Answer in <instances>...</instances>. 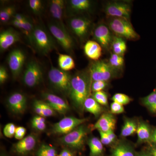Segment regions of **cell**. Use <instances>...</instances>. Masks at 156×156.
Returning a JSON list of instances; mask_svg holds the SVG:
<instances>
[{"label": "cell", "instance_id": "36", "mask_svg": "<svg viewBox=\"0 0 156 156\" xmlns=\"http://www.w3.org/2000/svg\"><path fill=\"white\" fill-rule=\"evenodd\" d=\"M112 99L114 102H117L122 105L128 104L131 100V98L122 93H116L113 96Z\"/></svg>", "mask_w": 156, "mask_h": 156}, {"label": "cell", "instance_id": "3", "mask_svg": "<svg viewBox=\"0 0 156 156\" xmlns=\"http://www.w3.org/2000/svg\"><path fill=\"white\" fill-rule=\"evenodd\" d=\"M32 45L43 55H47L56 48L53 38L44 27L40 25L34 26Z\"/></svg>", "mask_w": 156, "mask_h": 156}, {"label": "cell", "instance_id": "49", "mask_svg": "<svg viewBox=\"0 0 156 156\" xmlns=\"http://www.w3.org/2000/svg\"><path fill=\"white\" fill-rule=\"evenodd\" d=\"M136 156H152L150 154L146 153H141L137 154Z\"/></svg>", "mask_w": 156, "mask_h": 156}, {"label": "cell", "instance_id": "6", "mask_svg": "<svg viewBox=\"0 0 156 156\" xmlns=\"http://www.w3.org/2000/svg\"><path fill=\"white\" fill-rule=\"evenodd\" d=\"M88 131L86 126L81 125L69 134L62 136L59 139V142L70 148L82 149L83 147Z\"/></svg>", "mask_w": 156, "mask_h": 156}, {"label": "cell", "instance_id": "31", "mask_svg": "<svg viewBox=\"0 0 156 156\" xmlns=\"http://www.w3.org/2000/svg\"><path fill=\"white\" fill-rule=\"evenodd\" d=\"M16 9L13 6H9L1 9L0 11V20L2 23H5L13 18L15 14Z\"/></svg>", "mask_w": 156, "mask_h": 156}, {"label": "cell", "instance_id": "38", "mask_svg": "<svg viewBox=\"0 0 156 156\" xmlns=\"http://www.w3.org/2000/svg\"><path fill=\"white\" fill-rule=\"evenodd\" d=\"M29 5L31 11L36 14H39L41 12L42 2L40 0H30Z\"/></svg>", "mask_w": 156, "mask_h": 156}, {"label": "cell", "instance_id": "18", "mask_svg": "<svg viewBox=\"0 0 156 156\" xmlns=\"http://www.w3.org/2000/svg\"><path fill=\"white\" fill-rule=\"evenodd\" d=\"M20 40L19 34L12 28L2 31L0 34V50L1 52L10 48Z\"/></svg>", "mask_w": 156, "mask_h": 156}, {"label": "cell", "instance_id": "21", "mask_svg": "<svg viewBox=\"0 0 156 156\" xmlns=\"http://www.w3.org/2000/svg\"><path fill=\"white\" fill-rule=\"evenodd\" d=\"M136 133L137 134L138 143L150 142L152 131L147 123L143 121L138 122Z\"/></svg>", "mask_w": 156, "mask_h": 156}, {"label": "cell", "instance_id": "2", "mask_svg": "<svg viewBox=\"0 0 156 156\" xmlns=\"http://www.w3.org/2000/svg\"><path fill=\"white\" fill-rule=\"evenodd\" d=\"M108 27L116 36L130 41L137 40L139 38V35L135 31L130 20L110 17Z\"/></svg>", "mask_w": 156, "mask_h": 156}, {"label": "cell", "instance_id": "45", "mask_svg": "<svg viewBox=\"0 0 156 156\" xmlns=\"http://www.w3.org/2000/svg\"><path fill=\"white\" fill-rule=\"evenodd\" d=\"M12 19L15 20L20 22H24L29 19L26 16L20 14H15Z\"/></svg>", "mask_w": 156, "mask_h": 156}, {"label": "cell", "instance_id": "26", "mask_svg": "<svg viewBox=\"0 0 156 156\" xmlns=\"http://www.w3.org/2000/svg\"><path fill=\"white\" fill-rule=\"evenodd\" d=\"M58 62L60 69L64 71L71 70L74 69L76 66L74 60L72 57L67 54H59Z\"/></svg>", "mask_w": 156, "mask_h": 156}, {"label": "cell", "instance_id": "16", "mask_svg": "<svg viewBox=\"0 0 156 156\" xmlns=\"http://www.w3.org/2000/svg\"><path fill=\"white\" fill-rule=\"evenodd\" d=\"M8 104L9 108L15 114H23L27 107V98L19 92L13 93L9 98Z\"/></svg>", "mask_w": 156, "mask_h": 156}, {"label": "cell", "instance_id": "20", "mask_svg": "<svg viewBox=\"0 0 156 156\" xmlns=\"http://www.w3.org/2000/svg\"><path fill=\"white\" fill-rule=\"evenodd\" d=\"M84 51L87 57L95 61L99 60L102 54V48L95 41H88L84 45Z\"/></svg>", "mask_w": 156, "mask_h": 156}, {"label": "cell", "instance_id": "35", "mask_svg": "<svg viewBox=\"0 0 156 156\" xmlns=\"http://www.w3.org/2000/svg\"><path fill=\"white\" fill-rule=\"evenodd\" d=\"M92 97L101 105H107L108 104V97L106 92L103 91L94 92Z\"/></svg>", "mask_w": 156, "mask_h": 156}, {"label": "cell", "instance_id": "37", "mask_svg": "<svg viewBox=\"0 0 156 156\" xmlns=\"http://www.w3.org/2000/svg\"><path fill=\"white\" fill-rule=\"evenodd\" d=\"M42 112V117H50L54 115L56 112L49 105L48 103L39 100Z\"/></svg>", "mask_w": 156, "mask_h": 156}, {"label": "cell", "instance_id": "14", "mask_svg": "<svg viewBox=\"0 0 156 156\" xmlns=\"http://www.w3.org/2000/svg\"><path fill=\"white\" fill-rule=\"evenodd\" d=\"M37 142L36 136L34 134H30L15 144L13 149L18 154L26 155L34 149Z\"/></svg>", "mask_w": 156, "mask_h": 156}, {"label": "cell", "instance_id": "44", "mask_svg": "<svg viewBox=\"0 0 156 156\" xmlns=\"http://www.w3.org/2000/svg\"><path fill=\"white\" fill-rule=\"evenodd\" d=\"M8 78V74L5 68L2 66L0 67V83L2 84L5 83Z\"/></svg>", "mask_w": 156, "mask_h": 156}, {"label": "cell", "instance_id": "8", "mask_svg": "<svg viewBox=\"0 0 156 156\" xmlns=\"http://www.w3.org/2000/svg\"><path fill=\"white\" fill-rule=\"evenodd\" d=\"M67 23L70 30L80 41H83L88 36L92 23L90 20L84 17H73Z\"/></svg>", "mask_w": 156, "mask_h": 156}, {"label": "cell", "instance_id": "7", "mask_svg": "<svg viewBox=\"0 0 156 156\" xmlns=\"http://www.w3.org/2000/svg\"><path fill=\"white\" fill-rule=\"evenodd\" d=\"M48 27L51 34L62 48L67 53L72 52L74 48V42L67 29L63 28L54 21L49 23Z\"/></svg>", "mask_w": 156, "mask_h": 156}, {"label": "cell", "instance_id": "1", "mask_svg": "<svg viewBox=\"0 0 156 156\" xmlns=\"http://www.w3.org/2000/svg\"><path fill=\"white\" fill-rule=\"evenodd\" d=\"M92 81L90 72H80L72 77L69 95L74 106L82 112L84 102L89 97Z\"/></svg>", "mask_w": 156, "mask_h": 156}, {"label": "cell", "instance_id": "9", "mask_svg": "<svg viewBox=\"0 0 156 156\" xmlns=\"http://www.w3.org/2000/svg\"><path fill=\"white\" fill-rule=\"evenodd\" d=\"M105 12L107 16L130 20L131 9V5L127 2L112 1L106 4Z\"/></svg>", "mask_w": 156, "mask_h": 156}, {"label": "cell", "instance_id": "34", "mask_svg": "<svg viewBox=\"0 0 156 156\" xmlns=\"http://www.w3.org/2000/svg\"><path fill=\"white\" fill-rule=\"evenodd\" d=\"M32 127L37 131H44L46 128V120L44 117L35 116L31 120Z\"/></svg>", "mask_w": 156, "mask_h": 156}, {"label": "cell", "instance_id": "41", "mask_svg": "<svg viewBox=\"0 0 156 156\" xmlns=\"http://www.w3.org/2000/svg\"><path fill=\"white\" fill-rule=\"evenodd\" d=\"M110 109L111 113L112 114H120L125 112L123 105L114 101L111 104Z\"/></svg>", "mask_w": 156, "mask_h": 156}, {"label": "cell", "instance_id": "15", "mask_svg": "<svg viewBox=\"0 0 156 156\" xmlns=\"http://www.w3.org/2000/svg\"><path fill=\"white\" fill-rule=\"evenodd\" d=\"M116 120L111 113L103 114L92 127V130L97 129L103 132L114 131Z\"/></svg>", "mask_w": 156, "mask_h": 156}, {"label": "cell", "instance_id": "24", "mask_svg": "<svg viewBox=\"0 0 156 156\" xmlns=\"http://www.w3.org/2000/svg\"><path fill=\"white\" fill-rule=\"evenodd\" d=\"M84 110L97 117L103 111L101 105L98 103L93 97H89L84 102Z\"/></svg>", "mask_w": 156, "mask_h": 156}, {"label": "cell", "instance_id": "30", "mask_svg": "<svg viewBox=\"0 0 156 156\" xmlns=\"http://www.w3.org/2000/svg\"><path fill=\"white\" fill-rule=\"evenodd\" d=\"M142 103L151 113L156 115V87L150 94L142 98Z\"/></svg>", "mask_w": 156, "mask_h": 156}, {"label": "cell", "instance_id": "17", "mask_svg": "<svg viewBox=\"0 0 156 156\" xmlns=\"http://www.w3.org/2000/svg\"><path fill=\"white\" fill-rule=\"evenodd\" d=\"M65 3L63 0H52L50 2L49 10L50 15L54 19V22L63 28L67 29L63 22Z\"/></svg>", "mask_w": 156, "mask_h": 156}, {"label": "cell", "instance_id": "33", "mask_svg": "<svg viewBox=\"0 0 156 156\" xmlns=\"http://www.w3.org/2000/svg\"><path fill=\"white\" fill-rule=\"evenodd\" d=\"M37 156H57L56 149L48 144H43L39 147Z\"/></svg>", "mask_w": 156, "mask_h": 156}, {"label": "cell", "instance_id": "39", "mask_svg": "<svg viewBox=\"0 0 156 156\" xmlns=\"http://www.w3.org/2000/svg\"><path fill=\"white\" fill-rule=\"evenodd\" d=\"M108 86V82L103 81H93L91 85V92H93L103 91Z\"/></svg>", "mask_w": 156, "mask_h": 156}, {"label": "cell", "instance_id": "4", "mask_svg": "<svg viewBox=\"0 0 156 156\" xmlns=\"http://www.w3.org/2000/svg\"><path fill=\"white\" fill-rule=\"evenodd\" d=\"M72 76L68 72L52 66L48 78L51 84L59 92L69 95Z\"/></svg>", "mask_w": 156, "mask_h": 156}, {"label": "cell", "instance_id": "23", "mask_svg": "<svg viewBox=\"0 0 156 156\" xmlns=\"http://www.w3.org/2000/svg\"><path fill=\"white\" fill-rule=\"evenodd\" d=\"M92 5V2L89 0H71L69 1L70 9L74 12H86L91 9Z\"/></svg>", "mask_w": 156, "mask_h": 156}, {"label": "cell", "instance_id": "11", "mask_svg": "<svg viewBox=\"0 0 156 156\" xmlns=\"http://www.w3.org/2000/svg\"><path fill=\"white\" fill-rule=\"evenodd\" d=\"M42 79L41 69L34 60L28 62L23 77V83L29 87H35L40 83Z\"/></svg>", "mask_w": 156, "mask_h": 156}, {"label": "cell", "instance_id": "13", "mask_svg": "<svg viewBox=\"0 0 156 156\" xmlns=\"http://www.w3.org/2000/svg\"><path fill=\"white\" fill-rule=\"evenodd\" d=\"M25 60V55L20 49H14L9 53L8 63L14 78H17L22 71Z\"/></svg>", "mask_w": 156, "mask_h": 156}, {"label": "cell", "instance_id": "40", "mask_svg": "<svg viewBox=\"0 0 156 156\" xmlns=\"http://www.w3.org/2000/svg\"><path fill=\"white\" fill-rule=\"evenodd\" d=\"M16 128L15 125L13 123H8L4 127L3 130L4 135L8 138H11L15 135Z\"/></svg>", "mask_w": 156, "mask_h": 156}, {"label": "cell", "instance_id": "12", "mask_svg": "<svg viewBox=\"0 0 156 156\" xmlns=\"http://www.w3.org/2000/svg\"><path fill=\"white\" fill-rule=\"evenodd\" d=\"M108 26L104 24H100L94 29L93 36L102 48L109 50L111 48L112 42L114 36Z\"/></svg>", "mask_w": 156, "mask_h": 156}, {"label": "cell", "instance_id": "42", "mask_svg": "<svg viewBox=\"0 0 156 156\" xmlns=\"http://www.w3.org/2000/svg\"><path fill=\"white\" fill-rule=\"evenodd\" d=\"M27 130L24 127L19 126L17 127L15 131L14 137L16 139L21 140L23 139L26 133Z\"/></svg>", "mask_w": 156, "mask_h": 156}, {"label": "cell", "instance_id": "10", "mask_svg": "<svg viewBox=\"0 0 156 156\" xmlns=\"http://www.w3.org/2000/svg\"><path fill=\"white\" fill-rule=\"evenodd\" d=\"M87 121L88 119H78L73 117H65L53 125L52 131L54 134L66 135Z\"/></svg>", "mask_w": 156, "mask_h": 156}, {"label": "cell", "instance_id": "5", "mask_svg": "<svg viewBox=\"0 0 156 156\" xmlns=\"http://www.w3.org/2000/svg\"><path fill=\"white\" fill-rule=\"evenodd\" d=\"M117 72L108 62L104 60H98L92 62L89 68L92 82L96 81L108 82L115 76Z\"/></svg>", "mask_w": 156, "mask_h": 156}, {"label": "cell", "instance_id": "27", "mask_svg": "<svg viewBox=\"0 0 156 156\" xmlns=\"http://www.w3.org/2000/svg\"><path fill=\"white\" fill-rule=\"evenodd\" d=\"M112 156H136L132 148L125 143H119L112 151Z\"/></svg>", "mask_w": 156, "mask_h": 156}, {"label": "cell", "instance_id": "22", "mask_svg": "<svg viewBox=\"0 0 156 156\" xmlns=\"http://www.w3.org/2000/svg\"><path fill=\"white\" fill-rule=\"evenodd\" d=\"M12 25L20 30L25 34L29 41L30 43L32 44V38L34 26L32 22L29 19L24 22H20L15 20L12 19L11 20Z\"/></svg>", "mask_w": 156, "mask_h": 156}, {"label": "cell", "instance_id": "46", "mask_svg": "<svg viewBox=\"0 0 156 156\" xmlns=\"http://www.w3.org/2000/svg\"><path fill=\"white\" fill-rule=\"evenodd\" d=\"M57 156H75L73 152L68 149L65 148L62 150Z\"/></svg>", "mask_w": 156, "mask_h": 156}, {"label": "cell", "instance_id": "19", "mask_svg": "<svg viewBox=\"0 0 156 156\" xmlns=\"http://www.w3.org/2000/svg\"><path fill=\"white\" fill-rule=\"evenodd\" d=\"M46 102L55 111L61 114H65L69 110V107L67 102L61 98L51 93L44 94Z\"/></svg>", "mask_w": 156, "mask_h": 156}, {"label": "cell", "instance_id": "28", "mask_svg": "<svg viewBox=\"0 0 156 156\" xmlns=\"http://www.w3.org/2000/svg\"><path fill=\"white\" fill-rule=\"evenodd\" d=\"M111 48L114 53L123 56L127 50V45L124 39L115 36H114Z\"/></svg>", "mask_w": 156, "mask_h": 156}, {"label": "cell", "instance_id": "32", "mask_svg": "<svg viewBox=\"0 0 156 156\" xmlns=\"http://www.w3.org/2000/svg\"><path fill=\"white\" fill-rule=\"evenodd\" d=\"M108 62L113 68L118 71L124 66V58L123 56L112 53L111 55Z\"/></svg>", "mask_w": 156, "mask_h": 156}, {"label": "cell", "instance_id": "47", "mask_svg": "<svg viewBox=\"0 0 156 156\" xmlns=\"http://www.w3.org/2000/svg\"><path fill=\"white\" fill-rule=\"evenodd\" d=\"M150 142L156 144V128L153 131H152Z\"/></svg>", "mask_w": 156, "mask_h": 156}, {"label": "cell", "instance_id": "29", "mask_svg": "<svg viewBox=\"0 0 156 156\" xmlns=\"http://www.w3.org/2000/svg\"><path fill=\"white\" fill-rule=\"evenodd\" d=\"M137 126L138 124L134 120L126 119L121 131V136L126 137L135 134L136 132Z\"/></svg>", "mask_w": 156, "mask_h": 156}, {"label": "cell", "instance_id": "25", "mask_svg": "<svg viewBox=\"0 0 156 156\" xmlns=\"http://www.w3.org/2000/svg\"><path fill=\"white\" fill-rule=\"evenodd\" d=\"M88 144L90 149V156H102L103 144L100 140L96 137H92L89 140Z\"/></svg>", "mask_w": 156, "mask_h": 156}, {"label": "cell", "instance_id": "43", "mask_svg": "<svg viewBox=\"0 0 156 156\" xmlns=\"http://www.w3.org/2000/svg\"><path fill=\"white\" fill-rule=\"evenodd\" d=\"M100 135V140L103 145H108L113 143L106 132L98 131Z\"/></svg>", "mask_w": 156, "mask_h": 156}, {"label": "cell", "instance_id": "48", "mask_svg": "<svg viewBox=\"0 0 156 156\" xmlns=\"http://www.w3.org/2000/svg\"><path fill=\"white\" fill-rule=\"evenodd\" d=\"M150 154L152 156H156V147H152L151 149Z\"/></svg>", "mask_w": 156, "mask_h": 156}]
</instances>
